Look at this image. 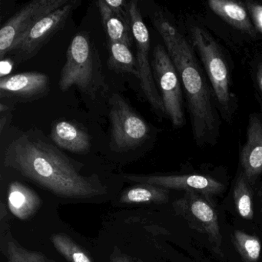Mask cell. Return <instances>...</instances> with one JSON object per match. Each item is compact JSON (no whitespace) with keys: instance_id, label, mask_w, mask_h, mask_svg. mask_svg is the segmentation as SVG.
Listing matches in <instances>:
<instances>
[{"instance_id":"obj_1","label":"cell","mask_w":262,"mask_h":262,"mask_svg":"<svg viewBox=\"0 0 262 262\" xmlns=\"http://www.w3.org/2000/svg\"><path fill=\"white\" fill-rule=\"evenodd\" d=\"M4 165L62 197L84 199L105 191L93 178L79 174L56 147L31 135H23L9 144Z\"/></svg>"},{"instance_id":"obj_2","label":"cell","mask_w":262,"mask_h":262,"mask_svg":"<svg viewBox=\"0 0 262 262\" xmlns=\"http://www.w3.org/2000/svg\"><path fill=\"white\" fill-rule=\"evenodd\" d=\"M154 25L179 73L188 100L193 136L198 145L212 144L219 135V119L209 85L194 50L179 30L162 18Z\"/></svg>"},{"instance_id":"obj_3","label":"cell","mask_w":262,"mask_h":262,"mask_svg":"<svg viewBox=\"0 0 262 262\" xmlns=\"http://www.w3.org/2000/svg\"><path fill=\"white\" fill-rule=\"evenodd\" d=\"M59 85L61 91L76 87L93 98L106 90L99 53L86 33H78L72 39Z\"/></svg>"},{"instance_id":"obj_4","label":"cell","mask_w":262,"mask_h":262,"mask_svg":"<svg viewBox=\"0 0 262 262\" xmlns=\"http://www.w3.org/2000/svg\"><path fill=\"white\" fill-rule=\"evenodd\" d=\"M191 39L200 55L224 116H231L234 96L231 91L228 67L222 51L208 32L199 27L191 28Z\"/></svg>"},{"instance_id":"obj_5","label":"cell","mask_w":262,"mask_h":262,"mask_svg":"<svg viewBox=\"0 0 262 262\" xmlns=\"http://www.w3.org/2000/svg\"><path fill=\"white\" fill-rule=\"evenodd\" d=\"M110 104L112 149L122 152L144 143L150 134L147 122L119 94L113 95Z\"/></svg>"},{"instance_id":"obj_6","label":"cell","mask_w":262,"mask_h":262,"mask_svg":"<svg viewBox=\"0 0 262 262\" xmlns=\"http://www.w3.org/2000/svg\"><path fill=\"white\" fill-rule=\"evenodd\" d=\"M128 14L133 39L136 46V61L139 72V83L148 102L159 117L165 116V108L158 90L150 61V36L137 1L128 3Z\"/></svg>"},{"instance_id":"obj_7","label":"cell","mask_w":262,"mask_h":262,"mask_svg":"<svg viewBox=\"0 0 262 262\" xmlns=\"http://www.w3.org/2000/svg\"><path fill=\"white\" fill-rule=\"evenodd\" d=\"M151 68L165 116L169 118L174 127L179 128L185 123L181 79L168 52L162 45L156 46L153 50Z\"/></svg>"},{"instance_id":"obj_8","label":"cell","mask_w":262,"mask_h":262,"mask_svg":"<svg viewBox=\"0 0 262 262\" xmlns=\"http://www.w3.org/2000/svg\"><path fill=\"white\" fill-rule=\"evenodd\" d=\"M80 4V1L70 0L67 5L37 21L10 52L14 62L21 63L36 56L50 39L62 30Z\"/></svg>"},{"instance_id":"obj_9","label":"cell","mask_w":262,"mask_h":262,"mask_svg":"<svg viewBox=\"0 0 262 262\" xmlns=\"http://www.w3.org/2000/svg\"><path fill=\"white\" fill-rule=\"evenodd\" d=\"M70 0H34L26 4L0 30V58L10 54L22 36L44 16L67 5Z\"/></svg>"},{"instance_id":"obj_10","label":"cell","mask_w":262,"mask_h":262,"mask_svg":"<svg viewBox=\"0 0 262 262\" xmlns=\"http://www.w3.org/2000/svg\"><path fill=\"white\" fill-rule=\"evenodd\" d=\"M176 214L183 217L192 229L205 234L217 248L222 245L219 217L214 207L205 195L185 191L183 197L173 203Z\"/></svg>"},{"instance_id":"obj_11","label":"cell","mask_w":262,"mask_h":262,"mask_svg":"<svg viewBox=\"0 0 262 262\" xmlns=\"http://www.w3.org/2000/svg\"><path fill=\"white\" fill-rule=\"evenodd\" d=\"M126 180L141 184L156 185L166 189L185 190L194 191L208 196L220 194L225 186L219 181L202 174H184V176H139L125 174Z\"/></svg>"},{"instance_id":"obj_12","label":"cell","mask_w":262,"mask_h":262,"mask_svg":"<svg viewBox=\"0 0 262 262\" xmlns=\"http://www.w3.org/2000/svg\"><path fill=\"white\" fill-rule=\"evenodd\" d=\"M50 81L45 73L27 72L0 79V97L17 101H33L48 94Z\"/></svg>"},{"instance_id":"obj_13","label":"cell","mask_w":262,"mask_h":262,"mask_svg":"<svg viewBox=\"0 0 262 262\" xmlns=\"http://www.w3.org/2000/svg\"><path fill=\"white\" fill-rule=\"evenodd\" d=\"M243 174L249 183H254L262 173V122L256 116L250 118L247 140L241 152Z\"/></svg>"},{"instance_id":"obj_14","label":"cell","mask_w":262,"mask_h":262,"mask_svg":"<svg viewBox=\"0 0 262 262\" xmlns=\"http://www.w3.org/2000/svg\"><path fill=\"white\" fill-rule=\"evenodd\" d=\"M50 138L62 149L77 154H85L91 148L88 133L79 125L70 121L61 120L52 127Z\"/></svg>"},{"instance_id":"obj_15","label":"cell","mask_w":262,"mask_h":262,"mask_svg":"<svg viewBox=\"0 0 262 262\" xmlns=\"http://www.w3.org/2000/svg\"><path fill=\"white\" fill-rule=\"evenodd\" d=\"M41 200L31 188L19 182L9 186L8 205L11 212L18 219L26 220L39 209Z\"/></svg>"},{"instance_id":"obj_16","label":"cell","mask_w":262,"mask_h":262,"mask_svg":"<svg viewBox=\"0 0 262 262\" xmlns=\"http://www.w3.org/2000/svg\"><path fill=\"white\" fill-rule=\"evenodd\" d=\"M208 6L215 14L234 28L251 36H255V30L250 21L248 13L245 7L240 4L228 0H210Z\"/></svg>"},{"instance_id":"obj_17","label":"cell","mask_w":262,"mask_h":262,"mask_svg":"<svg viewBox=\"0 0 262 262\" xmlns=\"http://www.w3.org/2000/svg\"><path fill=\"white\" fill-rule=\"evenodd\" d=\"M96 4L100 13L102 24L108 36V40L122 42L128 47H131L134 39L130 22L115 14L105 4V0L98 1Z\"/></svg>"},{"instance_id":"obj_18","label":"cell","mask_w":262,"mask_h":262,"mask_svg":"<svg viewBox=\"0 0 262 262\" xmlns=\"http://www.w3.org/2000/svg\"><path fill=\"white\" fill-rule=\"evenodd\" d=\"M108 67L110 70L121 73L133 75L139 79L136 56L133 55L130 47L122 42L108 41Z\"/></svg>"},{"instance_id":"obj_19","label":"cell","mask_w":262,"mask_h":262,"mask_svg":"<svg viewBox=\"0 0 262 262\" xmlns=\"http://www.w3.org/2000/svg\"><path fill=\"white\" fill-rule=\"evenodd\" d=\"M168 199V191L166 188L156 185L142 184L133 187L122 194L120 201L127 204L162 203Z\"/></svg>"},{"instance_id":"obj_20","label":"cell","mask_w":262,"mask_h":262,"mask_svg":"<svg viewBox=\"0 0 262 262\" xmlns=\"http://www.w3.org/2000/svg\"><path fill=\"white\" fill-rule=\"evenodd\" d=\"M234 201L238 214L243 219L251 220L254 217L252 205V193L249 182L245 174H240L234 187Z\"/></svg>"},{"instance_id":"obj_21","label":"cell","mask_w":262,"mask_h":262,"mask_svg":"<svg viewBox=\"0 0 262 262\" xmlns=\"http://www.w3.org/2000/svg\"><path fill=\"white\" fill-rule=\"evenodd\" d=\"M234 245L245 262H257L260 257L261 245L257 236L246 234L237 230L234 231Z\"/></svg>"},{"instance_id":"obj_22","label":"cell","mask_w":262,"mask_h":262,"mask_svg":"<svg viewBox=\"0 0 262 262\" xmlns=\"http://www.w3.org/2000/svg\"><path fill=\"white\" fill-rule=\"evenodd\" d=\"M53 245L58 251L70 262H92L91 259L82 248L64 234H53Z\"/></svg>"},{"instance_id":"obj_23","label":"cell","mask_w":262,"mask_h":262,"mask_svg":"<svg viewBox=\"0 0 262 262\" xmlns=\"http://www.w3.org/2000/svg\"><path fill=\"white\" fill-rule=\"evenodd\" d=\"M8 262H54L49 260L44 254L28 251L18 245L14 241L7 244Z\"/></svg>"},{"instance_id":"obj_24","label":"cell","mask_w":262,"mask_h":262,"mask_svg":"<svg viewBox=\"0 0 262 262\" xmlns=\"http://www.w3.org/2000/svg\"><path fill=\"white\" fill-rule=\"evenodd\" d=\"M105 3L115 14L130 22L128 3L125 0H105Z\"/></svg>"},{"instance_id":"obj_25","label":"cell","mask_w":262,"mask_h":262,"mask_svg":"<svg viewBox=\"0 0 262 262\" xmlns=\"http://www.w3.org/2000/svg\"><path fill=\"white\" fill-rule=\"evenodd\" d=\"M248 7L256 28L262 33V6L248 3Z\"/></svg>"},{"instance_id":"obj_26","label":"cell","mask_w":262,"mask_h":262,"mask_svg":"<svg viewBox=\"0 0 262 262\" xmlns=\"http://www.w3.org/2000/svg\"><path fill=\"white\" fill-rule=\"evenodd\" d=\"M257 83H258L259 88L262 93V64L259 66L258 70L257 73Z\"/></svg>"},{"instance_id":"obj_27","label":"cell","mask_w":262,"mask_h":262,"mask_svg":"<svg viewBox=\"0 0 262 262\" xmlns=\"http://www.w3.org/2000/svg\"><path fill=\"white\" fill-rule=\"evenodd\" d=\"M113 262H129L128 259L124 256H120V257H116Z\"/></svg>"}]
</instances>
